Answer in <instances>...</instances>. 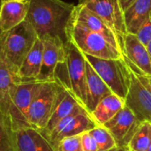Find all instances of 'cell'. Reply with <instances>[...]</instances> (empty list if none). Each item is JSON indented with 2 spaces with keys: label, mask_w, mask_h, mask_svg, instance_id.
Here are the masks:
<instances>
[{
  "label": "cell",
  "mask_w": 151,
  "mask_h": 151,
  "mask_svg": "<svg viewBox=\"0 0 151 151\" xmlns=\"http://www.w3.org/2000/svg\"><path fill=\"white\" fill-rule=\"evenodd\" d=\"M15 151H57L49 138L31 126L13 131Z\"/></svg>",
  "instance_id": "7c38bea8"
},
{
  "label": "cell",
  "mask_w": 151,
  "mask_h": 151,
  "mask_svg": "<svg viewBox=\"0 0 151 151\" xmlns=\"http://www.w3.org/2000/svg\"><path fill=\"white\" fill-rule=\"evenodd\" d=\"M145 78H146V81H147L148 85L150 86V88H151V76L148 77V76H146V75H145Z\"/></svg>",
  "instance_id": "83f0119b"
},
{
  "label": "cell",
  "mask_w": 151,
  "mask_h": 151,
  "mask_svg": "<svg viewBox=\"0 0 151 151\" xmlns=\"http://www.w3.org/2000/svg\"><path fill=\"white\" fill-rule=\"evenodd\" d=\"M89 132L97 143V151H111L118 147L114 137L105 127L96 125Z\"/></svg>",
  "instance_id": "7402d4cb"
},
{
  "label": "cell",
  "mask_w": 151,
  "mask_h": 151,
  "mask_svg": "<svg viewBox=\"0 0 151 151\" xmlns=\"http://www.w3.org/2000/svg\"><path fill=\"white\" fill-rule=\"evenodd\" d=\"M136 35L138 39L147 47V45L151 42V15L150 19L141 27Z\"/></svg>",
  "instance_id": "d4e9b609"
},
{
  "label": "cell",
  "mask_w": 151,
  "mask_h": 151,
  "mask_svg": "<svg viewBox=\"0 0 151 151\" xmlns=\"http://www.w3.org/2000/svg\"><path fill=\"white\" fill-rule=\"evenodd\" d=\"M111 151H130L128 150V148L127 147H117L116 149H114Z\"/></svg>",
  "instance_id": "4316f807"
},
{
  "label": "cell",
  "mask_w": 151,
  "mask_h": 151,
  "mask_svg": "<svg viewBox=\"0 0 151 151\" xmlns=\"http://www.w3.org/2000/svg\"><path fill=\"white\" fill-rule=\"evenodd\" d=\"M147 49H148V50H149V52H150V54L151 56V42L147 45Z\"/></svg>",
  "instance_id": "f1b7e54d"
},
{
  "label": "cell",
  "mask_w": 151,
  "mask_h": 151,
  "mask_svg": "<svg viewBox=\"0 0 151 151\" xmlns=\"http://www.w3.org/2000/svg\"><path fill=\"white\" fill-rule=\"evenodd\" d=\"M37 39L34 27L27 19L14 28L0 34V58L18 78L19 68Z\"/></svg>",
  "instance_id": "3957f363"
},
{
  "label": "cell",
  "mask_w": 151,
  "mask_h": 151,
  "mask_svg": "<svg viewBox=\"0 0 151 151\" xmlns=\"http://www.w3.org/2000/svg\"><path fill=\"white\" fill-rule=\"evenodd\" d=\"M41 82L39 81H20L17 82L11 89V98L13 104L26 118Z\"/></svg>",
  "instance_id": "ffe728a7"
},
{
  "label": "cell",
  "mask_w": 151,
  "mask_h": 151,
  "mask_svg": "<svg viewBox=\"0 0 151 151\" xmlns=\"http://www.w3.org/2000/svg\"><path fill=\"white\" fill-rule=\"evenodd\" d=\"M59 84L57 81H42L27 111L31 127L43 131L52 114Z\"/></svg>",
  "instance_id": "5b68a950"
},
{
  "label": "cell",
  "mask_w": 151,
  "mask_h": 151,
  "mask_svg": "<svg viewBox=\"0 0 151 151\" xmlns=\"http://www.w3.org/2000/svg\"><path fill=\"white\" fill-rule=\"evenodd\" d=\"M125 106V100L111 93L100 101L90 115L97 126H104L106 123L111 120Z\"/></svg>",
  "instance_id": "ac0fdd59"
},
{
  "label": "cell",
  "mask_w": 151,
  "mask_h": 151,
  "mask_svg": "<svg viewBox=\"0 0 151 151\" xmlns=\"http://www.w3.org/2000/svg\"><path fill=\"white\" fill-rule=\"evenodd\" d=\"M79 4L96 13L113 30L124 50L125 38L128 33L125 24L124 12L119 0H80Z\"/></svg>",
  "instance_id": "52a82bcc"
},
{
  "label": "cell",
  "mask_w": 151,
  "mask_h": 151,
  "mask_svg": "<svg viewBox=\"0 0 151 151\" xmlns=\"http://www.w3.org/2000/svg\"><path fill=\"white\" fill-rule=\"evenodd\" d=\"M124 57L129 67L148 77L151 76V56L136 35L127 34L124 42Z\"/></svg>",
  "instance_id": "8fae6325"
},
{
  "label": "cell",
  "mask_w": 151,
  "mask_h": 151,
  "mask_svg": "<svg viewBox=\"0 0 151 151\" xmlns=\"http://www.w3.org/2000/svg\"><path fill=\"white\" fill-rule=\"evenodd\" d=\"M142 122L136 118L134 112L126 105L111 120L106 123L105 127L114 137L118 147L128 146L134 133Z\"/></svg>",
  "instance_id": "30bf717a"
},
{
  "label": "cell",
  "mask_w": 151,
  "mask_h": 151,
  "mask_svg": "<svg viewBox=\"0 0 151 151\" xmlns=\"http://www.w3.org/2000/svg\"><path fill=\"white\" fill-rule=\"evenodd\" d=\"M43 42L42 64L40 74L37 78L39 81H54V73L58 64L66 58L65 44L56 39L47 38L42 40Z\"/></svg>",
  "instance_id": "4fadbf2b"
},
{
  "label": "cell",
  "mask_w": 151,
  "mask_h": 151,
  "mask_svg": "<svg viewBox=\"0 0 151 151\" xmlns=\"http://www.w3.org/2000/svg\"><path fill=\"white\" fill-rule=\"evenodd\" d=\"M84 55L111 92L126 100L131 82V69L126 59H104Z\"/></svg>",
  "instance_id": "277c9868"
},
{
  "label": "cell",
  "mask_w": 151,
  "mask_h": 151,
  "mask_svg": "<svg viewBox=\"0 0 151 151\" xmlns=\"http://www.w3.org/2000/svg\"><path fill=\"white\" fill-rule=\"evenodd\" d=\"M125 102L140 122L151 123V88L144 74L131 69L130 88Z\"/></svg>",
  "instance_id": "8992f818"
},
{
  "label": "cell",
  "mask_w": 151,
  "mask_h": 151,
  "mask_svg": "<svg viewBox=\"0 0 151 151\" xmlns=\"http://www.w3.org/2000/svg\"><path fill=\"white\" fill-rule=\"evenodd\" d=\"M43 48L42 41L38 38L19 68V78L20 81H37L42 64Z\"/></svg>",
  "instance_id": "d6986e66"
},
{
  "label": "cell",
  "mask_w": 151,
  "mask_h": 151,
  "mask_svg": "<svg viewBox=\"0 0 151 151\" xmlns=\"http://www.w3.org/2000/svg\"><path fill=\"white\" fill-rule=\"evenodd\" d=\"M67 39L86 55L104 59L125 58L118 40L89 30L71 19L67 28Z\"/></svg>",
  "instance_id": "7a4b0ae2"
},
{
  "label": "cell",
  "mask_w": 151,
  "mask_h": 151,
  "mask_svg": "<svg viewBox=\"0 0 151 151\" xmlns=\"http://www.w3.org/2000/svg\"><path fill=\"white\" fill-rule=\"evenodd\" d=\"M57 151H83L81 135L66 137L56 147Z\"/></svg>",
  "instance_id": "603a6c76"
},
{
  "label": "cell",
  "mask_w": 151,
  "mask_h": 151,
  "mask_svg": "<svg viewBox=\"0 0 151 151\" xmlns=\"http://www.w3.org/2000/svg\"><path fill=\"white\" fill-rule=\"evenodd\" d=\"M81 144H82L83 151L98 150L97 143H96L94 136L91 134V133L89 131L81 134Z\"/></svg>",
  "instance_id": "cb8c5ba5"
},
{
  "label": "cell",
  "mask_w": 151,
  "mask_h": 151,
  "mask_svg": "<svg viewBox=\"0 0 151 151\" xmlns=\"http://www.w3.org/2000/svg\"><path fill=\"white\" fill-rule=\"evenodd\" d=\"M151 145V123L142 122L127 148L130 151H149Z\"/></svg>",
  "instance_id": "44dd1931"
},
{
  "label": "cell",
  "mask_w": 151,
  "mask_h": 151,
  "mask_svg": "<svg viewBox=\"0 0 151 151\" xmlns=\"http://www.w3.org/2000/svg\"><path fill=\"white\" fill-rule=\"evenodd\" d=\"M16 1H19V2H27V1H29V0H16Z\"/></svg>",
  "instance_id": "f546056e"
},
{
  "label": "cell",
  "mask_w": 151,
  "mask_h": 151,
  "mask_svg": "<svg viewBox=\"0 0 151 151\" xmlns=\"http://www.w3.org/2000/svg\"><path fill=\"white\" fill-rule=\"evenodd\" d=\"M149 151H151V145H150V150H149Z\"/></svg>",
  "instance_id": "4dcf8cb0"
},
{
  "label": "cell",
  "mask_w": 151,
  "mask_h": 151,
  "mask_svg": "<svg viewBox=\"0 0 151 151\" xmlns=\"http://www.w3.org/2000/svg\"><path fill=\"white\" fill-rule=\"evenodd\" d=\"M75 6L62 0H29L27 20L39 39L50 38L66 43L67 28Z\"/></svg>",
  "instance_id": "6da1fadb"
},
{
  "label": "cell",
  "mask_w": 151,
  "mask_h": 151,
  "mask_svg": "<svg viewBox=\"0 0 151 151\" xmlns=\"http://www.w3.org/2000/svg\"><path fill=\"white\" fill-rule=\"evenodd\" d=\"M134 1H136V0H119L120 7H121L123 12H125Z\"/></svg>",
  "instance_id": "484cf974"
},
{
  "label": "cell",
  "mask_w": 151,
  "mask_h": 151,
  "mask_svg": "<svg viewBox=\"0 0 151 151\" xmlns=\"http://www.w3.org/2000/svg\"><path fill=\"white\" fill-rule=\"evenodd\" d=\"M87 82H86V104L85 108L90 114L100 101L111 94V90L96 72L90 63L86 59Z\"/></svg>",
  "instance_id": "9a60e30c"
},
{
  "label": "cell",
  "mask_w": 151,
  "mask_h": 151,
  "mask_svg": "<svg viewBox=\"0 0 151 151\" xmlns=\"http://www.w3.org/2000/svg\"><path fill=\"white\" fill-rule=\"evenodd\" d=\"M65 54L72 93L85 107L87 82L85 55L69 41L65 44Z\"/></svg>",
  "instance_id": "ba28073f"
},
{
  "label": "cell",
  "mask_w": 151,
  "mask_h": 151,
  "mask_svg": "<svg viewBox=\"0 0 151 151\" xmlns=\"http://www.w3.org/2000/svg\"><path fill=\"white\" fill-rule=\"evenodd\" d=\"M96 124L86 109L78 111L61 120L47 135L50 142L56 148L65 138L81 135L92 130Z\"/></svg>",
  "instance_id": "9c48e42d"
},
{
  "label": "cell",
  "mask_w": 151,
  "mask_h": 151,
  "mask_svg": "<svg viewBox=\"0 0 151 151\" xmlns=\"http://www.w3.org/2000/svg\"><path fill=\"white\" fill-rule=\"evenodd\" d=\"M82 109L86 108L71 92L59 84L52 114L46 128L42 131V133L47 136L61 120Z\"/></svg>",
  "instance_id": "5bb4252c"
},
{
  "label": "cell",
  "mask_w": 151,
  "mask_h": 151,
  "mask_svg": "<svg viewBox=\"0 0 151 151\" xmlns=\"http://www.w3.org/2000/svg\"><path fill=\"white\" fill-rule=\"evenodd\" d=\"M151 15V0H136L125 12V24L128 34L137 35Z\"/></svg>",
  "instance_id": "e0dca14e"
},
{
  "label": "cell",
  "mask_w": 151,
  "mask_h": 151,
  "mask_svg": "<svg viewBox=\"0 0 151 151\" xmlns=\"http://www.w3.org/2000/svg\"><path fill=\"white\" fill-rule=\"evenodd\" d=\"M29 1L2 0L0 9L1 33L7 32L25 21L27 17Z\"/></svg>",
  "instance_id": "2e32d148"
}]
</instances>
